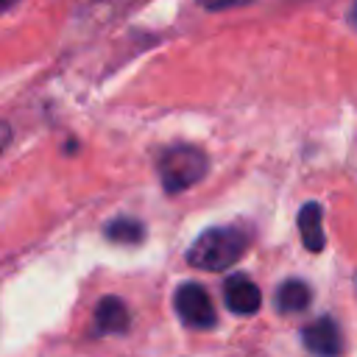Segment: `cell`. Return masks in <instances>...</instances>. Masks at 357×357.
Masks as SVG:
<instances>
[{"label":"cell","instance_id":"6da1fadb","mask_svg":"<svg viewBox=\"0 0 357 357\" xmlns=\"http://www.w3.org/2000/svg\"><path fill=\"white\" fill-rule=\"evenodd\" d=\"M248 251V234L240 226H212L206 231H201L190 251H187V262L192 268L218 273L226 271L231 265H237L243 259V254Z\"/></svg>","mask_w":357,"mask_h":357},{"label":"cell","instance_id":"7a4b0ae2","mask_svg":"<svg viewBox=\"0 0 357 357\" xmlns=\"http://www.w3.org/2000/svg\"><path fill=\"white\" fill-rule=\"evenodd\" d=\"M156 173H159L165 192H184L209 173V156L198 145L176 142L159 153Z\"/></svg>","mask_w":357,"mask_h":357},{"label":"cell","instance_id":"3957f363","mask_svg":"<svg viewBox=\"0 0 357 357\" xmlns=\"http://www.w3.org/2000/svg\"><path fill=\"white\" fill-rule=\"evenodd\" d=\"M173 307H176V315L181 318V324H187L192 329H212L218 324L215 301L206 293V287L198 282H181L173 293Z\"/></svg>","mask_w":357,"mask_h":357},{"label":"cell","instance_id":"277c9868","mask_svg":"<svg viewBox=\"0 0 357 357\" xmlns=\"http://www.w3.org/2000/svg\"><path fill=\"white\" fill-rule=\"evenodd\" d=\"M223 301L234 315H254L262 307V293L245 273H231L223 282Z\"/></svg>","mask_w":357,"mask_h":357},{"label":"cell","instance_id":"5b68a950","mask_svg":"<svg viewBox=\"0 0 357 357\" xmlns=\"http://www.w3.org/2000/svg\"><path fill=\"white\" fill-rule=\"evenodd\" d=\"M301 343L307 351L312 354H324V357H335L343 351V340H340V329L329 315H321L315 321H310L301 329Z\"/></svg>","mask_w":357,"mask_h":357},{"label":"cell","instance_id":"8992f818","mask_svg":"<svg viewBox=\"0 0 357 357\" xmlns=\"http://www.w3.org/2000/svg\"><path fill=\"white\" fill-rule=\"evenodd\" d=\"M128 326H131V312L120 296H103L95 304V318H92L95 335H126Z\"/></svg>","mask_w":357,"mask_h":357},{"label":"cell","instance_id":"52a82bcc","mask_svg":"<svg viewBox=\"0 0 357 357\" xmlns=\"http://www.w3.org/2000/svg\"><path fill=\"white\" fill-rule=\"evenodd\" d=\"M298 234H301V243L307 251H312V254L324 251L326 234H324V209L318 201H307L298 209Z\"/></svg>","mask_w":357,"mask_h":357},{"label":"cell","instance_id":"ba28073f","mask_svg":"<svg viewBox=\"0 0 357 357\" xmlns=\"http://www.w3.org/2000/svg\"><path fill=\"white\" fill-rule=\"evenodd\" d=\"M312 301V290L304 279H287L276 290V310L279 312H304Z\"/></svg>","mask_w":357,"mask_h":357},{"label":"cell","instance_id":"9c48e42d","mask_svg":"<svg viewBox=\"0 0 357 357\" xmlns=\"http://www.w3.org/2000/svg\"><path fill=\"white\" fill-rule=\"evenodd\" d=\"M103 234H106V240H112V243L137 245V243L145 240V226H142V220H137V218L120 215V218H112V220L103 226Z\"/></svg>","mask_w":357,"mask_h":357},{"label":"cell","instance_id":"30bf717a","mask_svg":"<svg viewBox=\"0 0 357 357\" xmlns=\"http://www.w3.org/2000/svg\"><path fill=\"white\" fill-rule=\"evenodd\" d=\"M204 8L209 11H220V8H231V6H243V3H251V0H198Z\"/></svg>","mask_w":357,"mask_h":357},{"label":"cell","instance_id":"8fae6325","mask_svg":"<svg viewBox=\"0 0 357 357\" xmlns=\"http://www.w3.org/2000/svg\"><path fill=\"white\" fill-rule=\"evenodd\" d=\"M8 142H11V126L6 120H0V153L8 148Z\"/></svg>","mask_w":357,"mask_h":357},{"label":"cell","instance_id":"7c38bea8","mask_svg":"<svg viewBox=\"0 0 357 357\" xmlns=\"http://www.w3.org/2000/svg\"><path fill=\"white\" fill-rule=\"evenodd\" d=\"M349 22L357 28V0H354V3H351V8H349Z\"/></svg>","mask_w":357,"mask_h":357},{"label":"cell","instance_id":"4fadbf2b","mask_svg":"<svg viewBox=\"0 0 357 357\" xmlns=\"http://www.w3.org/2000/svg\"><path fill=\"white\" fill-rule=\"evenodd\" d=\"M17 3H20V0H0V14H3V11H8V8H11V6H17Z\"/></svg>","mask_w":357,"mask_h":357}]
</instances>
